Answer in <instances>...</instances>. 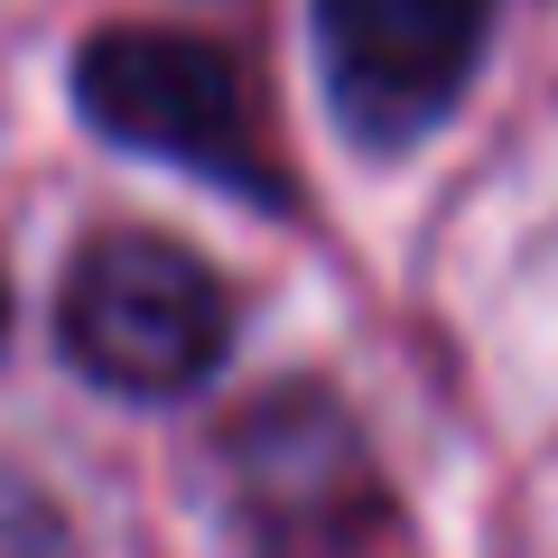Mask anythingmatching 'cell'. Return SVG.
I'll return each mask as SVG.
<instances>
[{
  "instance_id": "3957f363",
  "label": "cell",
  "mask_w": 558,
  "mask_h": 558,
  "mask_svg": "<svg viewBox=\"0 0 558 558\" xmlns=\"http://www.w3.org/2000/svg\"><path fill=\"white\" fill-rule=\"evenodd\" d=\"M223 484L252 558H354L381 521L373 457L326 391L260 400L223 438Z\"/></svg>"
},
{
  "instance_id": "277c9868",
  "label": "cell",
  "mask_w": 558,
  "mask_h": 558,
  "mask_svg": "<svg viewBox=\"0 0 558 558\" xmlns=\"http://www.w3.org/2000/svg\"><path fill=\"white\" fill-rule=\"evenodd\" d=\"M494 28V0H317V57L344 131L400 149L438 131Z\"/></svg>"
},
{
  "instance_id": "6da1fadb",
  "label": "cell",
  "mask_w": 558,
  "mask_h": 558,
  "mask_svg": "<svg viewBox=\"0 0 558 558\" xmlns=\"http://www.w3.org/2000/svg\"><path fill=\"white\" fill-rule=\"evenodd\" d=\"M57 336L75 373H94L121 400H168L196 391L233 344L223 279L168 233H102L75 252L57 289Z\"/></svg>"
},
{
  "instance_id": "5b68a950",
  "label": "cell",
  "mask_w": 558,
  "mask_h": 558,
  "mask_svg": "<svg viewBox=\"0 0 558 558\" xmlns=\"http://www.w3.org/2000/svg\"><path fill=\"white\" fill-rule=\"evenodd\" d=\"M0 326H10V299H0Z\"/></svg>"
},
{
  "instance_id": "7a4b0ae2",
  "label": "cell",
  "mask_w": 558,
  "mask_h": 558,
  "mask_svg": "<svg viewBox=\"0 0 558 558\" xmlns=\"http://www.w3.org/2000/svg\"><path fill=\"white\" fill-rule=\"evenodd\" d=\"M75 102L102 140H121L140 159H168L205 186L279 205V159L260 149L223 47L178 38V28H102L75 57Z\"/></svg>"
}]
</instances>
